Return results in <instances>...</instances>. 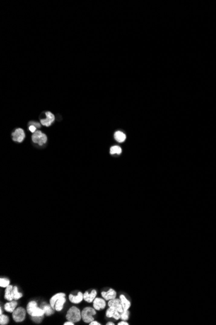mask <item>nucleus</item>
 I'll list each match as a JSON object with an SVG mask.
<instances>
[{
    "label": "nucleus",
    "instance_id": "1",
    "mask_svg": "<svg viewBox=\"0 0 216 325\" xmlns=\"http://www.w3.org/2000/svg\"><path fill=\"white\" fill-rule=\"evenodd\" d=\"M27 312L32 317L44 316V310L38 307L37 303L35 301H31L27 306Z\"/></svg>",
    "mask_w": 216,
    "mask_h": 325
},
{
    "label": "nucleus",
    "instance_id": "27",
    "mask_svg": "<svg viewBox=\"0 0 216 325\" xmlns=\"http://www.w3.org/2000/svg\"><path fill=\"white\" fill-rule=\"evenodd\" d=\"M29 130L32 132H35L36 131V127L33 125H31L29 126Z\"/></svg>",
    "mask_w": 216,
    "mask_h": 325
},
{
    "label": "nucleus",
    "instance_id": "18",
    "mask_svg": "<svg viewBox=\"0 0 216 325\" xmlns=\"http://www.w3.org/2000/svg\"><path fill=\"white\" fill-rule=\"evenodd\" d=\"M114 139H115L118 142H120V143L124 141L126 138V134L124 133H123V132L121 131L116 132L114 134Z\"/></svg>",
    "mask_w": 216,
    "mask_h": 325
},
{
    "label": "nucleus",
    "instance_id": "30",
    "mask_svg": "<svg viewBox=\"0 0 216 325\" xmlns=\"http://www.w3.org/2000/svg\"><path fill=\"white\" fill-rule=\"evenodd\" d=\"M89 324H90V325H101V324H100V323H98V322H97V321H95L91 322V323H89Z\"/></svg>",
    "mask_w": 216,
    "mask_h": 325
},
{
    "label": "nucleus",
    "instance_id": "10",
    "mask_svg": "<svg viewBox=\"0 0 216 325\" xmlns=\"http://www.w3.org/2000/svg\"><path fill=\"white\" fill-rule=\"evenodd\" d=\"M45 114L47 118H46V119H44V120H41L40 121L43 125H45L46 127H49L51 125L53 122L55 120L54 116L50 112H47L45 113Z\"/></svg>",
    "mask_w": 216,
    "mask_h": 325
},
{
    "label": "nucleus",
    "instance_id": "20",
    "mask_svg": "<svg viewBox=\"0 0 216 325\" xmlns=\"http://www.w3.org/2000/svg\"><path fill=\"white\" fill-rule=\"evenodd\" d=\"M42 308L44 310L45 314L47 315V316H49V315L53 313V311L52 310L53 308L51 307V306H49V305H47V304L44 303L42 305Z\"/></svg>",
    "mask_w": 216,
    "mask_h": 325
},
{
    "label": "nucleus",
    "instance_id": "31",
    "mask_svg": "<svg viewBox=\"0 0 216 325\" xmlns=\"http://www.w3.org/2000/svg\"><path fill=\"white\" fill-rule=\"evenodd\" d=\"M63 324H64V325H74V323L72 322V321H67V322H66V323H64Z\"/></svg>",
    "mask_w": 216,
    "mask_h": 325
},
{
    "label": "nucleus",
    "instance_id": "2",
    "mask_svg": "<svg viewBox=\"0 0 216 325\" xmlns=\"http://www.w3.org/2000/svg\"><path fill=\"white\" fill-rule=\"evenodd\" d=\"M66 319L68 321H72L73 323L80 321L82 319V314L80 310L75 307V306H73L68 310L66 315Z\"/></svg>",
    "mask_w": 216,
    "mask_h": 325
},
{
    "label": "nucleus",
    "instance_id": "8",
    "mask_svg": "<svg viewBox=\"0 0 216 325\" xmlns=\"http://www.w3.org/2000/svg\"><path fill=\"white\" fill-rule=\"evenodd\" d=\"M106 306L105 299L102 298H95L93 300V308L96 310H100L105 308Z\"/></svg>",
    "mask_w": 216,
    "mask_h": 325
},
{
    "label": "nucleus",
    "instance_id": "5",
    "mask_svg": "<svg viewBox=\"0 0 216 325\" xmlns=\"http://www.w3.org/2000/svg\"><path fill=\"white\" fill-rule=\"evenodd\" d=\"M32 140L35 144H38L39 145H43L47 142V137L41 131H37L34 132L32 136Z\"/></svg>",
    "mask_w": 216,
    "mask_h": 325
},
{
    "label": "nucleus",
    "instance_id": "7",
    "mask_svg": "<svg viewBox=\"0 0 216 325\" xmlns=\"http://www.w3.org/2000/svg\"><path fill=\"white\" fill-rule=\"evenodd\" d=\"M12 139L14 141H18V142H22L25 138V132L22 129H17L15 132L12 134Z\"/></svg>",
    "mask_w": 216,
    "mask_h": 325
},
{
    "label": "nucleus",
    "instance_id": "15",
    "mask_svg": "<svg viewBox=\"0 0 216 325\" xmlns=\"http://www.w3.org/2000/svg\"><path fill=\"white\" fill-rule=\"evenodd\" d=\"M66 301V299L65 298V297H61L60 298H59L56 301V303H55V305H54V309L56 311H58V312L61 311L63 309V305L64 304H65Z\"/></svg>",
    "mask_w": 216,
    "mask_h": 325
},
{
    "label": "nucleus",
    "instance_id": "4",
    "mask_svg": "<svg viewBox=\"0 0 216 325\" xmlns=\"http://www.w3.org/2000/svg\"><path fill=\"white\" fill-rule=\"evenodd\" d=\"M26 317V310L22 307L16 308L12 312V317L15 321L20 323L24 321Z\"/></svg>",
    "mask_w": 216,
    "mask_h": 325
},
{
    "label": "nucleus",
    "instance_id": "25",
    "mask_svg": "<svg viewBox=\"0 0 216 325\" xmlns=\"http://www.w3.org/2000/svg\"><path fill=\"white\" fill-rule=\"evenodd\" d=\"M130 312L128 310H124L122 313H121V318L122 321H127L129 318Z\"/></svg>",
    "mask_w": 216,
    "mask_h": 325
},
{
    "label": "nucleus",
    "instance_id": "12",
    "mask_svg": "<svg viewBox=\"0 0 216 325\" xmlns=\"http://www.w3.org/2000/svg\"><path fill=\"white\" fill-rule=\"evenodd\" d=\"M96 295H97V292H96L95 290H92L90 293H89L88 292L86 291L84 294V299L86 302H87V303H92V302H93V300L96 298Z\"/></svg>",
    "mask_w": 216,
    "mask_h": 325
},
{
    "label": "nucleus",
    "instance_id": "17",
    "mask_svg": "<svg viewBox=\"0 0 216 325\" xmlns=\"http://www.w3.org/2000/svg\"><path fill=\"white\" fill-rule=\"evenodd\" d=\"M120 299L121 300L123 310H129V308H130V306H131V303H130V302L126 299V297L124 295H121Z\"/></svg>",
    "mask_w": 216,
    "mask_h": 325
},
{
    "label": "nucleus",
    "instance_id": "6",
    "mask_svg": "<svg viewBox=\"0 0 216 325\" xmlns=\"http://www.w3.org/2000/svg\"><path fill=\"white\" fill-rule=\"evenodd\" d=\"M108 306L109 307H112L114 309H116L118 312L120 313H122L124 310L122 305L121 300L120 299H114L109 300L108 303Z\"/></svg>",
    "mask_w": 216,
    "mask_h": 325
},
{
    "label": "nucleus",
    "instance_id": "13",
    "mask_svg": "<svg viewBox=\"0 0 216 325\" xmlns=\"http://www.w3.org/2000/svg\"><path fill=\"white\" fill-rule=\"evenodd\" d=\"M69 299L72 303L74 304H79L82 300L84 299V295L82 294V293L79 292V293L76 296H74L72 294H70L69 296Z\"/></svg>",
    "mask_w": 216,
    "mask_h": 325
},
{
    "label": "nucleus",
    "instance_id": "33",
    "mask_svg": "<svg viewBox=\"0 0 216 325\" xmlns=\"http://www.w3.org/2000/svg\"><path fill=\"white\" fill-rule=\"evenodd\" d=\"M0 314L2 315V308L0 309Z\"/></svg>",
    "mask_w": 216,
    "mask_h": 325
},
{
    "label": "nucleus",
    "instance_id": "21",
    "mask_svg": "<svg viewBox=\"0 0 216 325\" xmlns=\"http://www.w3.org/2000/svg\"><path fill=\"white\" fill-rule=\"evenodd\" d=\"M12 295H13V299L15 300H18L20 299L21 297L23 296V295L21 293H20L18 292V287L16 286H15L13 288V291H12Z\"/></svg>",
    "mask_w": 216,
    "mask_h": 325
},
{
    "label": "nucleus",
    "instance_id": "19",
    "mask_svg": "<svg viewBox=\"0 0 216 325\" xmlns=\"http://www.w3.org/2000/svg\"><path fill=\"white\" fill-rule=\"evenodd\" d=\"M61 297H66V295L63 293H57L55 295H54L53 297H52L51 298H50V305L51 306V307L53 308H54V305H55V303H56V301L59 299Z\"/></svg>",
    "mask_w": 216,
    "mask_h": 325
},
{
    "label": "nucleus",
    "instance_id": "28",
    "mask_svg": "<svg viewBox=\"0 0 216 325\" xmlns=\"http://www.w3.org/2000/svg\"><path fill=\"white\" fill-rule=\"evenodd\" d=\"M30 123H31V124L35 126L36 127H38V128L40 127V123H34V122L31 121Z\"/></svg>",
    "mask_w": 216,
    "mask_h": 325
},
{
    "label": "nucleus",
    "instance_id": "23",
    "mask_svg": "<svg viewBox=\"0 0 216 325\" xmlns=\"http://www.w3.org/2000/svg\"><path fill=\"white\" fill-rule=\"evenodd\" d=\"M9 284H10V281L8 279L5 278H1L0 279V286L2 287H7L9 286Z\"/></svg>",
    "mask_w": 216,
    "mask_h": 325
},
{
    "label": "nucleus",
    "instance_id": "9",
    "mask_svg": "<svg viewBox=\"0 0 216 325\" xmlns=\"http://www.w3.org/2000/svg\"><path fill=\"white\" fill-rule=\"evenodd\" d=\"M101 295L105 300H110L116 298L117 292L111 288L108 291H102L101 293Z\"/></svg>",
    "mask_w": 216,
    "mask_h": 325
},
{
    "label": "nucleus",
    "instance_id": "22",
    "mask_svg": "<svg viewBox=\"0 0 216 325\" xmlns=\"http://www.w3.org/2000/svg\"><path fill=\"white\" fill-rule=\"evenodd\" d=\"M122 153V149L121 148L119 147V146H113V147L111 148V149H110V153H111V154H121Z\"/></svg>",
    "mask_w": 216,
    "mask_h": 325
},
{
    "label": "nucleus",
    "instance_id": "11",
    "mask_svg": "<svg viewBox=\"0 0 216 325\" xmlns=\"http://www.w3.org/2000/svg\"><path fill=\"white\" fill-rule=\"evenodd\" d=\"M106 317L111 318L113 317L115 320H118L121 318V313L112 307H109L106 311Z\"/></svg>",
    "mask_w": 216,
    "mask_h": 325
},
{
    "label": "nucleus",
    "instance_id": "29",
    "mask_svg": "<svg viewBox=\"0 0 216 325\" xmlns=\"http://www.w3.org/2000/svg\"><path fill=\"white\" fill-rule=\"evenodd\" d=\"M118 325H129V323H127L126 321H122L121 322H119Z\"/></svg>",
    "mask_w": 216,
    "mask_h": 325
},
{
    "label": "nucleus",
    "instance_id": "14",
    "mask_svg": "<svg viewBox=\"0 0 216 325\" xmlns=\"http://www.w3.org/2000/svg\"><path fill=\"white\" fill-rule=\"evenodd\" d=\"M17 304H18V303L16 301H12H12H9L8 303H6L5 304L4 308H5V310L7 312H10V313H12L14 311H15V310L16 309Z\"/></svg>",
    "mask_w": 216,
    "mask_h": 325
},
{
    "label": "nucleus",
    "instance_id": "16",
    "mask_svg": "<svg viewBox=\"0 0 216 325\" xmlns=\"http://www.w3.org/2000/svg\"><path fill=\"white\" fill-rule=\"evenodd\" d=\"M13 288L14 287L12 286L9 285L7 287L5 291V299L8 301H12L14 299L12 295Z\"/></svg>",
    "mask_w": 216,
    "mask_h": 325
},
{
    "label": "nucleus",
    "instance_id": "3",
    "mask_svg": "<svg viewBox=\"0 0 216 325\" xmlns=\"http://www.w3.org/2000/svg\"><path fill=\"white\" fill-rule=\"evenodd\" d=\"M82 319L86 323H90L94 321L93 315H96V311L95 308L91 307H86L84 308L81 313Z\"/></svg>",
    "mask_w": 216,
    "mask_h": 325
},
{
    "label": "nucleus",
    "instance_id": "26",
    "mask_svg": "<svg viewBox=\"0 0 216 325\" xmlns=\"http://www.w3.org/2000/svg\"><path fill=\"white\" fill-rule=\"evenodd\" d=\"M43 318H44V316L32 317V319H33V321H34L35 323H40V322H42Z\"/></svg>",
    "mask_w": 216,
    "mask_h": 325
},
{
    "label": "nucleus",
    "instance_id": "24",
    "mask_svg": "<svg viewBox=\"0 0 216 325\" xmlns=\"http://www.w3.org/2000/svg\"><path fill=\"white\" fill-rule=\"evenodd\" d=\"M9 322V318L8 316L5 315H1L0 317V324L2 325H5L8 324Z\"/></svg>",
    "mask_w": 216,
    "mask_h": 325
},
{
    "label": "nucleus",
    "instance_id": "32",
    "mask_svg": "<svg viewBox=\"0 0 216 325\" xmlns=\"http://www.w3.org/2000/svg\"><path fill=\"white\" fill-rule=\"evenodd\" d=\"M106 324H107V325H114V324L113 322H108Z\"/></svg>",
    "mask_w": 216,
    "mask_h": 325
}]
</instances>
